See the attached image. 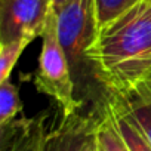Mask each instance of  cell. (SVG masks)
<instances>
[{
	"label": "cell",
	"mask_w": 151,
	"mask_h": 151,
	"mask_svg": "<svg viewBox=\"0 0 151 151\" xmlns=\"http://www.w3.org/2000/svg\"><path fill=\"white\" fill-rule=\"evenodd\" d=\"M98 116H83L82 113L62 116L61 122L49 129L43 151H82L96 126Z\"/></svg>",
	"instance_id": "5"
},
{
	"label": "cell",
	"mask_w": 151,
	"mask_h": 151,
	"mask_svg": "<svg viewBox=\"0 0 151 151\" xmlns=\"http://www.w3.org/2000/svg\"><path fill=\"white\" fill-rule=\"evenodd\" d=\"M34 86L40 93L47 95L58 104L62 116L80 113L83 108V102L77 96L71 65L58 37L56 14L53 8L42 33V50Z\"/></svg>",
	"instance_id": "3"
},
{
	"label": "cell",
	"mask_w": 151,
	"mask_h": 151,
	"mask_svg": "<svg viewBox=\"0 0 151 151\" xmlns=\"http://www.w3.org/2000/svg\"><path fill=\"white\" fill-rule=\"evenodd\" d=\"M67 2H68V0H52V6H53V9H58V8H61Z\"/></svg>",
	"instance_id": "15"
},
{
	"label": "cell",
	"mask_w": 151,
	"mask_h": 151,
	"mask_svg": "<svg viewBox=\"0 0 151 151\" xmlns=\"http://www.w3.org/2000/svg\"><path fill=\"white\" fill-rule=\"evenodd\" d=\"M22 111V102L19 99V89L11 80L0 83V129H5L17 116Z\"/></svg>",
	"instance_id": "9"
},
{
	"label": "cell",
	"mask_w": 151,
	"mask_h": 151,
	"mask_svg": "<svg viewBox=\"0 0 151 151\" xmlns=\"http://www.w3.org/2000/svg\"><path fill=\"white\" fill-rule=\"evenodd\" d=\"M49 113L42 111L37 116L17 119L2 130V151H43L47 129Z\"/></svg>",
	"instance_id": "6"
},
{
	"label": "cell",
	"mask_w": 151,
	"mask_h": 151,
	"mask_svg": "<svg viewBox=\"0 0 151 151\" xmlns=\"http://www.w3.org/2000/svg\"><path fill=\"white\" fill-rule=\"evenodd\" d=\"M95 145L96 151H130L122 138L111 111L104 107L98 116L95 126Z\"/></svg>",
	"instance_id": "8"
},
{
	"label": "cell",
	"mask_w": 151,
	"mask_h": 151,
	"mask_svg": "<svg viewBox=\"0 0 151 151\" xmlns=\"http://www.w3.org/2000/svg\"><path fill=\"white\" fill-rule=\"evenodd\" d=\"M89 61L102 91L127 95L151 76V2L142 0L98 31Z\"/></svg>",
	"instance_id": "1"
},
{
	"label": "cell",
	"mask_w": 151,
	"mask_h": 151,
	"mask_svg": "<svg viewBox=\"0 0 151 151\" xmlns=\"http://www.w3.org/2000/svg\"><path fill=\"white\" fill-rule=\"evenodd\" d=\"M139 2H142V0H95L98 31L107 27L110 22L117 19L120 15L127 12Z\"/></svg>",
	"instance_id": "11"
},
{
	"label": "cell",
	"mask_w": 151,
	"mask_h": 151,
	"mask_svg": "<svg viewBox=\"0 0 151 151\" xmlns=\"http://www.w3.org/2000/svg\"><path fill=\"white\" fill-rule=\"evenodd\" d=\"M55 14L58 37L71 65L77 96L79 91H85L88 95H93L92 91H95L105 105L110 96L99 86L89 61V52L98 36L95 0H68L55 9Z\"/></svg>",
	"instance_id": "2"
},
{
	"label": "cell",
	"mask_w": 151,
	"mask_h": 151,
	"mask_svg": "<svg viewBox=\"0 0 151 151\" xmlns=\"http://www.w3.org/2000/svg\"><path fill=\"white\" fill-rule=\"evenodd\" d=\"M107 104L123 113L142 133L151 147V98L141 92H130L127 95H111Z\"/></svg>",
	"instance_id": "7"
},
{
	"label": "cell",
	"mask_w": 151,
	"mask_h": 151,
	"mask_svg": "<svg viewBox=\"0 0 151 151\" xmlns=\"http://www.w3.org/2000/svg\"><path fill=\"white\" fill-rule=\"evenodd\" d=\"M148 2H151V0H148Z\"/></svg>",
	"instance_id": "16"
},
{
	"label": "cell",
	"mask_w": 151,
	"mask_h": 151,
	"mask_svg": "<svg viewBox=\"0 0 151 151\" xmlns=\"http://www.w3.org/2000/svg\"><path fill=\"white\" fill-rule=\"evenodd\" d=\"M136 92H141V93H144V95H147V96H150L151 98V76L148 77V80L144 83V85H141L138 89H135Z\"/></svg>",
	"instance_id": "14"
},
{
	"label": "cell",
	"mask_w": 151,
	"mask_h": 151,
	"mask_svg": "<svg viewBox=\"0 0 151 151\" xmlns=\"http://www.w3.org/2000/svg\"><path fill=\"white\" fill-rule=\"evenodd\" d=\"M52 0H0V45L42 37Z\"/></svg>",
	"instance_id": "4"
},
{
	"label": "cell",
	"mask_w": 151,
	"mask_h": 151,
	"mask_svg": "<svg viewBox=\"0 0 151 151\" xmlns=\"http://www.w3.org/2000/svg\"><path fill=\"white\" fill-rule=\"evenodd\" d=\"M105 107L111 111L114 122H116V126H117L122 138L124 139V142L130 151H151V147L147 142V139L142 136V133L138 130V127L123 113H120L119 110H116L110 104H105Z\"/></svg>",
	"instance_id": "10"
},
{
	"label": "cell",
	"mask_w": 151,
	"mask_h": 151,
	"mask_svg": "<svg viewBox=\"0 0 151 151\" xmlns=\"http://www.w3.org/2000/svg\"><path fill=\"white\" fill-rule=\"evenodd\" d=\"M30 43L31 42L21 39V40H14L9 43L0 45V83L9 80L17 61L19 59V56L22 55V52Z\"/></svg>",
	"instance_id": "12"
},
{
	"label": "cell",
	"mask_w": 151,
	"mask_h": 151,
	"mask_svg": "<svg viewBox=\"0 0 151 151\" xmlns=\"http://www.w3.org/2000/svg\"><path fill=\"white\" fill-rule=\"evenodd\" d=\"M82 151H96V145H95V129L91 133V136L88 138V141L85 142Z\"/></svg>",
	"instance_id": "13"
}]
</instances>
